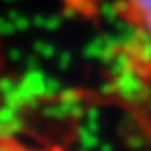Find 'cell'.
<instances>
[{"mask_svg": "<svg viewBox=\"0 0 151 151\" xmlns=\"http://www.w3.org/2000/svg\"><path fill=\"white\" fill-rule=\"evenodd\" d=\"M0 151H66L57 144H42V142H29L15 135L0 133Z\"/></svg>", "mask_w": 151, "mask_h": 151, "instance_id": "2", "label": "cell"}, {"mask_svg": "<svg viewBox=\"0 0 151 151\" xmlns=\"http://www.w3.org/2000/svg\"><path fill=\"white\" fill-rule=\"evenodd\" d=\"M124 35L111 49L115 89L131 96L151 91V0H115Z\"/></svg>", "mask_w": 151, "mask_h": 151, "instance_id": "1", "label": "cell"}]
</instances>
